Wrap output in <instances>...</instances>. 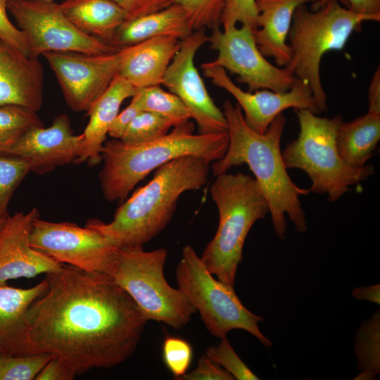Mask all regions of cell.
I'll return each instance as SVG.
<instances>
[{
    "label": "cell",
    "instance_id": "ab89813d",
    "mask_svg": "<svg viewBox=\"0 0 380 380\" xmlns=\"http://www.w3.org/2000/svg\"><path fill=\"white\" fill-rule=\"evenodd\" d=\"M76 374L58 357L53 356L35 377V380H72Z\"/></svg>",
    "mask_w": 380,
    "mask_h": 380
},
{
    "label": "cell",
    "instance_id": "ffe728a7",
    "mask_svg": "<svg viewBox=\"0 0 380 380\" xmlns=\"http://www.w3.org/2000/svg\"><path fill=\"white\" fill-rule=\"evenodd\" d=\"M318 0H255L257 25L253 30L256 44L265 58H273L277 66L284 68L291 60L287 39L295 10Z\"/></svg>",
    "mask_w": 380,
    "mask_h": 380
},
{
    "label": "cell",
    "instance_id": "52a82bcc",
    "mask_svg": "<svg viewBox=\"0 0 380 380\" xmlns=\"http://www.w3.org/2000/svg\"><path fill=\"white\" fill-rule=\"evenodd\" d=\"M300 131L298 137L281 152L287 169L303 170L310 178V191L327 194L334 202L350 191V186L367 180L374 173V166L353 167L340 158L336 146L341 115L319 117L309 109H295Z\"/></svg>",
    "mask_w": 380,
    "mask_h": 380
},
{
    "label": "cell",
    "instance_id": "b9f144b4",
    "mask_svg": "<svg viewBox=\"0 0 380 380\" xmlns=\"http://www.w3.org/2000/svg\"><path fill=\"white\" fill-rule=\"evenodd\" d=\"M348 8L362 15H380V0H347Z\"/></svg>",
    "mask_w": 380,
    "mask_h": 380
},
{
    "label": "cell",
    "instance_id": "7402d4cb",
    "mask_svg": "<svg viewBox=\"0 0 380 380\" xmlns=\"http://www.w3.org/2000/svg\"><path fill=\"white\" fill-rule=\"evenodd\" d=\"M138 89L117 75L106 90L87 112L89 120L82 134L83 148L75 163L87 160L91 165L101 161V151L109 128L125 100L132 98Z\"/></svg>",
    "mask_w": 380,
    "mask_h": 380
},
{
    "label": "cell",
    "instance_id": "3957f363",
    "mask_svg": "<svg viewBox=\"0 0 380 380\" xmlns=\"http://www.w3.org/2000/svg\"><path fill=\"white\" fill-rule=\"evenodd\" d=\"M210 164L193 156L174 159L158 167L148 183L125 199L110 222L91 219L86 226L118 248L143 247L168 225L181 195L207 183Z\"/></svg>",
    "mask_w": 380,
    "mask_h": 380
},
{
    "label": "cell",
    "instance_id": "8992f818",
    "mask_svg": "<svg viewBox=\"0 0 380 380\" xmlns=\"http://www.w3.org/2000/svg\"><path fill=\"white\" fill-rule=\"evenodd\" d=\"M379 20L380 15L356 13L337 0H330L313 11L305 4L295 10L288 34L291 56L284 68L310 87L318 115L327 110L320 75L323 56L344 49L363 22Z\"/></svg>",
    "mask_w": 380,
    "mask_h": 380
},
{
    "label": "cell",
    "instance_id": "83f0119b",
    "mask_svg": "<svg viewBox=\"0 0 380 380\" xmlns=\"http://www.w3.org/2000/svg\"><path fill=\"white\" fill-rule=\"evenodd\" d=\"M42 126L37 111L19 105H0V152L29 129Z\"/></svg>",
    "mask_w": 380,
    "mask_h": 380
},
{
    "label": "cell",
    "instance_id": "8d00e7d4",
    "mask_svg": "<svg viewBox=\"0 0 380 380\" xmlns=\"http://www.w3.org/2000/svg\"><path fill=\"white\" fill-rule=\"evenodd\" d=\"M234 377L221 366L202 355L197 367L191 372H186L179 380H234Z\"/></svg>",
    "mask_w": 380,
    "mask_h": 380
},
{
    "label": "cell",
    "instance_id": "f546056e",
    "mask_svg": "<svg viewBox=\"0 0 380 380\" xmlns=\"http://www.w3.org/2000/svg\"><path fill=\"white\" fill-rule=\"evenodd\" d=\"M53 356L46 353L0 356V380H33Z\"/></svg>",
    "mask_w": 380,
    "mask_h": 380
},
{
    "label": "cell",
    "instance_id": "ac0fdd59",
    "mask_svg": "<svg viewBox=\"0 0 380 380\" xmlns=\"http://www.w3.org/2000/svg\"><path fill=\"white\" fill-rule=\"evenodd\" d=\"M44 70L0 39V105L15 104L38 111L43 103Z\"/></svg>",
    "mask_w": 380,
    "mask_h": 380
},
{
    "label": "cell",
    "instance_id": "ba28073f",
    "mask_svg": "<svg viewBox=\"0 0 380 380\" xmlns=\"http://www.w3.org/2000/svg\"><path fill=\"white\" fill-rule=\"evenodd\" d=\"M167 251L118 248L109 274L138 306L146 319L175 329L185 327L196 312L185 295L166 281Z\"/></svg>",
    "mask_w": 380,
    "mask_h": 380
},
{
    "label": "cell",
    "instance_id": "603a6c76",
    "mask_svg": "<svg viewBox=\"0 0 380 380\" xmlns=\"http://www.w3.org/2000/svg\"><path fill=\"white\" fill-rule=\"evenodd\" d=\"M193 30L185 11L175 3L163 10L125 20L108 44L122 49L158 37L182 40Z\"/></svg>",
    "mask_w": 380,
    "mask_h": 380
},
{
    "label": "cell",
    "instance_id": "4316f807",
    "mask_svg": "<svg viewBox=\"0 0 380 380\" xmlns=\"http://www.w3.org/2000/svg\"><path fill=\"white\" fill-rule=\"evenodd\" d=\"M142 110L158 114L169 120L173 127L185 123L191 115L183 102L175 94L160 85L138 89L134 95Z\"/></svg>",
    "mask_w": 380,
    "mask_h": 380
},
{
    "label": "cell",
    "instance_id": "44dd1931",
    "mask_svg": "<svg viewBox=\"0 0 380 380\" xmlns=\"http://www.w3.org/2000/svg\"><path fill=\"white\" fill-rule=\"evenodd\" d=\"M47 289L44 279L28 289L0 286V356L27 352V313L31 304Z\"/></svg>",
    "mask_w": 380,
    "mask_h": 380
},
{
    "label": "cell",
    "instance_id": "f6af8a7d",
    "mask_svg": "<svg viewBox=\"0 0 380 380\" xmlns=\"http://www.w3.org/2000/svg\"><path fill=\"white\" fill-rule=\"evenodd\" d=\"M8 217H0V231L4 227Z\"/></svg>",
    "mask_w": 380,
    "mask_h": 380
},
{
    "label": "cell",
    "instance_id": "9a60e30c",
    "mask_svg": "<svg viewBox=\"0 0 380 380\" xmlns=\"http://www.w3.org/2000/svg\"><path fill=\"white\" fill-rule=\"evenodd\" d=\"M201 67L213 84L226 90L236 100L246 124L258 133H265L275 118L290 108L309 109L318 115L310 87L298 79L285 92L269 89L246 91L236 86L224 68L204 63Z\"/></svg>",
    "mask_w": 380,
    "mask_h": 380
},
{
    "label": "cell",
    "instance_id": "60d3db41",
    "mask_svg": "<svg viewBox=\"0 0 380 380\" xmlns=\"http://www.w3.org/2000/svg\"><path fill=\"white\" fill-rule=\"evenodd\" d=\"M368 112L380 114V68L374 72L368 89Z\"/></svg>",
    "mask_w": 380,
    "mask_h": 380
},
{
    "label": "cell",
    "instance_id": "7bdbcfd3",
    "mask_svg": "<svg viewBox=\"0 0 380 380\" xmlns=\"http://www.w3.org/2000/svg\"><path fill=\"white\" fill-rule=\"evenodd\" d=\"M351 294L357 300L380 304V285L379 284L356 287L353 289Z\"/></svg>",
    "mask_w": 380,
    "mask_h": 380
},
{
    "label": "cell",
    "instance_id": "74e56055",
    "mask_svg": "<svg viewBox=\"0 0 380 380\" xmlns=\"http://www.w3.org/2000/svg\"><path fill=\"white\" fill-rule=\"evenodd\" d=\"M123 11L125 20L163 10L176 0H113Z\"/></svg>",
    "mask_w": 380,
    "mask_h": 380
},
{
    "label": "cell",
    "instance_id": "f35d334b",
    "mask_svg": "<svg viewBox=\"0 0 380 380\" xmlns=\"http://www.w3.org/2000/svg\"><path fill=\"white\" fill-rule=\"evenodd\" d=\"M141 111L142 110L136 97L133 96L129 104L115 117L108 134L113 139H121L132 121Z\"/></svg>",
    "mask_w": 380,
    "mask_h": 380
},
{
    "label": "cell",
    "instance_id": "d4e9b609",
    "mask_svg": "<svg viewBox=\"0 0 380 380\" xmlns=\"http://www.w3.org/2000/svg\"><path fill=\"white\" fill-rule=\"evenodd\" d=\"M380 139V114L367 112L340 124L336 146L340 158L353 167H362L374 156Z\"/></svg>",
    "mask_w": 380,
    "mask_h": 380
},
{
    "label": "cell",
    "instance_id": "836d02e7",
    "mask_svg": "<svg viewBox=\"0 0 380 380\" xmlns=\"http://www.w3.org/2000/svg\"><path fill=\"white\" fill-rule=\"evenodd\" d=\"M220 340L218 346L208 347L205 354L228 372L234 379H260L239 357L227 337Z\"/></svg>",
    "mask_w": 380,
    "mask_h": 380
},
{
    "label": "cell",
    "instance_id": "d6986e66",
    "mask_svg": "<svg viewBox=\"0 0 380 380\" xmlns=\"http://www.w3.org/2000/svg\"><path fill=\"white\" fill-rule=\"evenodd\" d=\"M181 40L170 36L151 38L122 48L118 75L137 89L161 85Z\"/></svg>",
    "mask_w": 380,
    "mask_h": 380
},
{
    "label": "cell",
    "instance_id": "30bf717a",
    "mask_svg": "<svg viewBox=\"0 0 380 380\" xmlns=\"http://www.w3.org/2000/svg\"><path fill=\"white\" fill-rule=\"evenodd\" d=\"M7 9L25 36L31 58L47 52L107 54L120 49L82 32L53 1L8 0Z\"/></svg>",
    "mask_w": 380,
    "mask_h": 380
},
{
    "label": "cell",
    "instance_id": "ee69618b",
    "mask_svg": "<svg viewBox=\"0 0 380 380\" xmlns=\"http://www.w3.org/2000/svg\"><path fill=\"white\" fill-rule=\"evenodd\" d=\"M329 1L330 0H318L317 3L314 4V6L315 7V8H319V6L324 5ZM337 1H339L345 7L348 8V4L347 0H337Z\"/></svg>",
    "mask_w": 380,
    "mask_h": 380
},
{
    "label": "cell",
    "instance_id": "cb8c5ba5",
    "mask_svg": "<svg viewBox=\"0 0 380 380\" xmlns=\"http://www.w3.org/2000/svg\"><path fill=\"white\" fill-rule=\"evenodd\" d=\"M59 5L79 30L108 44L125 20L123 11L113 0H65Z\"/></svg>",
    "mask_w": 380,
    "mask_h": 380
},
{
    "label": "cell",
    "instance_id": "4fadbf2b",
    "mask_svg": "<svg viewBox=\"0 0 380 380\" xmlns=\"http://www.w3.org/2000/svg\"><path fill=\"white\" fill-rule=\"evenodd\" d=\"M49 63L68 106L75 112H87L117 75L122 49L107 54L47 52Z\"/></svg>",
    "mask_w": 380,
    "mask_h": 380
},
{
    "label": "cell",
    "instance_id": "5b68a950",
    "mask_svg": "<svg viewBox=\"0 0 380 380\" xmlns=\"http://www.w3.org/2000/svg\"><path fill=\"white\" fill-rule=\"evenodd\" d=\"M215 177L210 194L218 210L219 223L201 258L213 276L234 286L248 234L256 221L267 215L269 207L251 175L227 172Z\"/></svg>",
    "mask_w": 380,
    "mask_h": 380
},
{
    "label": "cell",
    "instance_id": "9c48e42d",
    "mask_svg": "<svg viewBox=\"0 0 380 380\" xmlns=\"http://www.w3.org/2000/svg\"><path fill=\"white\" fill-rule=\"evenodd\" d=\"M178 289L198 312L208 331L215 338H226L233 329L246 331L265 347L272 341L259 329L264 318L248 310L234 286L215 279L190 245L183 247L176 267Z\"/></svg>",
    "mask_w": 380,
    "mask_h": 380
},
{
    "label": "cell",
    "instance_id": "bcb514c9",
    "mask_svg": "<svg viewBox=\"0 0 380 380\" xmlns=\"http://www.w3.org/2000/svg\"><path fill=\"white\" fill-rule=\"evenodd\" d=\"M44 1H53V0H44Z\"/></svg>",
    "mask_w": 380,
    "mask_h": 380
},
{
    "label": "cell",
    "instance_id": "e0dca14e",
    "mask_svg": "<svg viewBox=\"0 0 380 380\" xmlns=\"http://www.w3.org/2000/svg\"><path fill=\"white\" fill-rule=\"evenodd\" d=\"M38 217L37 208L8 217L0 231V286L10 279L32 278L57 271L63 266L31 246L30 233Z\"/></svg>",
    "mask_w": 380,
    "mask_h": 380
},
{
    "label": "cell",
    "instance_id": "484cf974",
    "mask_svg": "<svg viewBox=\"0 0 380 380\" xmlns=\"http://www.w3.org/2000/svg\"><path fill=\"white\" fill-rule=\"evenodd\" d=\"M354 353L360 372L380 373V310L364 320L355 334Z\"/></svg>",
    "mask_w": 380,
    "mask_h": 380
},
{
    "label": "cell",
    "instance_id": "d590c367",
    "mask_svg": "<svg viewBox=\"0 0 380 380\" xmlns=\"http://www.w3.org/2000/svg\"><path fill=\"white\" fill-rule=\"evenodd\" d=\"M8 0H0V39L25 56L30 57L25 34L22 30L13 25L8 17Z\"/></svg>",
    "mask_w": 380,
    "mask_h": 380
},
{
    "label": "cell",
    "instance_id": "277c9868",
    "mask_svg": "<svg viewBox=\"0 0 380 380\" xmlns=\"http://www.w3.org/2000/svg\"><path fill=\"white\" fill-rule=\"evenodd\" d=\"M188 121L157 139L140 144L120 139L106 141L101 151L103 167L99 174L104 198L122 201L151 172L177 158L198 157L213 163L221 159L229 145L228 132L194 134Z\"/></svg>",
    "mask_w": 380,
    "mask_h": 380
},
{
    "label": "cell",
    "instance_id": "8fae6325",
    "mask_svg": "<svg viewBox=\"0 0 380 380\" xmlns=\"http://www.w3.org/2000/svg\"><path fill=\"white\" fill-rule=\"evenodd\" d=\"M208 37L210 48L217 52L214 61L204 63L236 75L247 85L248 91L269 89L275 92L289 91L297 78L285 68L270 63L260 51L253 29L247 25L221 30L213 27Z\"/></svg>",
    "mask_w": 380,
    "mask_h": 380
},
{
    "label": "cell",
    "instance_id": "2e32d148",
    "mask_svg": "<svg viewBox=\"0 0 380 380\" xmlns=\"http://www.w3.org/2000/svg\"><path fill=\"white\" fill-rule=\"evenodd\" d=\"M83 134L76 135L66 113L56 116L49 127H36L0 153L24 159L30 172L43 175L76 162L83 148Z\"/></svg>",
    "mask_w": 380,
    "mask_h": 380
},
{
    "label": "cell",
    "instance_id": "e575fe53",
    "mask_svg": "<svg viewBox=\"0 0 380 380\" xmlns=\"http://www.w3.org/2000/svg\"><path fill=\"white\" fill-rule=\"evenodd\" d=\"M258 11L255 0H224L220 18L223 30L236 26L238 23L257 29Z\"/></svg>",
    "mask_w": 380,
    "mask_h": 380
},
{
    "label": "cell",
    "instance_id": "d6a6232c",
    "mask_svg": "<svg viewBox=\"0 0 380 380\" xmlns=\"http://www.w3.org/2000/svg\"><path fill=\"white\" fill-rule=\"evenodd\" d=\"M162 357L167 369L179 380L188 372L193 359V349L186 340L167 336L163 343Z\"/></svg>",
    "mask_w": 380,
    "mask_h": 380
},
{
    "label": "cell",
    "instance_id": "f1b7e54d",
    "mask_svg": "<svg viewBox=\"0 0 380 380\" xmlns=\"http://www.w3.org/2000/svg\"><path fill=\"white\" fill-rule=\"evenodd\" d=\"M30 172L23 158L0 153V217H8L10 200L23 179Z\"/></svg>",
    "mask_w": 380,
    "mask_h": 380
},
{
    "label": "cell",
    "instance_id": "1f68e13d",
    "mask_svg": "<svg viewBox=\"0 0 380 380\" xmlns=\"http://www.w3.org/2000/svg\"><path fill=\"white\" fill-rule=\"evenodd\" d=\"M185 11L194 30L219 26L224 0H176Z\"/></svg>",
    "mask_w": 380,
    "mask_h": 380
},
{
    "label": "cell",
    "instance_id": "7a4b0ae2",
    "mask_svg": "<svg viewBox=\"0 0 380 380\" xmlns=\"http://www.w3.org/2000/svg\"><path fill=\"white\" fill-rule=\"evenodd\" d=\"M222 112L228 125L229 145L224 156L212 163L213 175L227 172L234 166L248 165L267 200L274 231L278 238H286V215L298 232L307 231L300 197L308 195L310 191L293 182L280 148L286 118L282 113L278 115L267 130L260 134L246 124L237 103L234 105L226 100Z\"/></svg>",
    "mask_w": 380,
    "mask_h": 380
},
{
    "label": "cell",
    "instance_id": "7c38bea8",
    "mask_svg": "<svg viewBox=\"0 0 380 380\" xmlns=\"http://www.w3.org/2000/svg\"><path fill=\"white\" fill-rule=\"evenodd\" d=\"M30 243L35 250L61 263L89 271L108 274L118 247L85 225L53 222L37 218Z\"/></svg>",
    "mask_w": 380,
    "mask_h": 380
},
{
    "label": "cell",
    "instance_id": "6da1fadb",
    "mask_svg": "<svg viewBox=\"0 0 380 380\" xmlns=\"http://www.w3.org/2000/svg\"><path fill=\"white\" fill-rule=\"evenodd\" d=\"M44 279L27 313V353L58 357L77 376L133 355L148 320L109 274L64 264Z\"/></svg>",
    "mask_w": 380,
    "mask_h": 380
},
{
    "label": "cell",
    "instance_id": "4dcf8cb0",
    "mask_svg": "<svg viewBox=\"0 0 380 380\" xmlns=\"http://www.w3.org/2000/svg\"><path fill=\"white\" fill-rule=\"evenodd\" d=\"M173 127L165 118L149 111H141L132 121L120 140L129 144H140L160 138Z\"/></svg>",
    "mask_w": 380,
    "mask_h": 380
},
{
    "label": "cell",
    "instance_id": "5bb4252c",
    "mask_svg": "<svg viewBox=\"0 0 380 380\" xmlns=\"http://www.w3.org/2000/svg\"><path fill=\"white\" fill-rule=\"evenodd\" d=\"M203 30H196L181 40L162 84L180 99L198 126V134L226 132L227 120L210 96L194 63L197 51L207 42Z\"/></svg>",
    "mask_w": 380,
    "mask_h": 380
}]
</instances>
